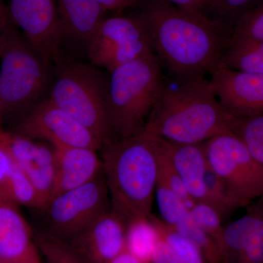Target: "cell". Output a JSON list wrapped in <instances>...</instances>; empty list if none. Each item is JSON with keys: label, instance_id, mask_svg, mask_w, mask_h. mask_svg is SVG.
<instances>
[{"label": "cell", "instance_id": "obj_16", "mask_svg": "<svg viewBox=\"0 0 263 263\" xmlns=\"http://www.w3.org/2000/svg\"><path fill=\"white\" fill-rule=\"evenodd\" d=\"M0 257L11 263H43L32 230L17 204L0 197Z\"/></svg>", "mask_w": 263, "mask_h": 263}, {"label": "cell", "instance_id": "obj_35", "mask_svg": "<svg viewBox=\"0 0 263 263\" xmlns=\"http://www.w3.org/2000/svg\"><path fill=\"white\" fill-rule=\"evenodd\" d=\"M110 263H144L136 256L131 254L127 249L119 254Z\"/></svg>", "mask_w": 263, "mask_h": 263}, {"label": "cell", "instance_id": "obj_40", "mask_svg": "<svg viewBox=\"0 0 263 263\" xmlns=\"http://www.w3.org/2000/svg\"><path fill=\"white\" fill-rule=\"evenodd\" d=\"M0 3H3V0H0Z\"/></svg>", "mask_w": 263, "mask_h": 263}, {"label": "cell", "instance_id": "obj_5", "mask_svg": "<svg viewBox=\"0 0 263 263\" xmlns=\"http://www.w3.org/2000/svg\"><path fill=\"white\" fill-rule=\"evenodd\" d=\"M0 54V99L3 117H22L40 101L49 83L50 65L10 21L3 29Z\"/></svg>", "mask_w": 263, "mask_h": 263}, {"label": "cell", "instance_id": "obj_21", "mask_svg": "<svg viewBox=\"0 0 263 263\" xmlns=\"http://www.w3.org/2000/svg\"><path fill=\"white\" fill-rule=\"evenodd\" d=\"M158 233L148 218L132 220L126 228V249L144 263H150Z\"/></svg>", "mask_w": 263, "mask_h": 263}, {"label": "cell", "instance_id": "obj_27", "mask_svg": "<svg viewBox=\"0 0 263 263\" xmlns=\"http://www.w3.org/2000/svg\"><path fill=\"white\" fill-rule=\"evenodd\" d=\"M261 41H263V1L235 24L228 46L235 43Z\"/></svg>", "mask_w": 263, "mask_h": 263}, {"label": "cell", "instance_id": "obj_38", "mask_svg": "<svg viewBox=\"0 0 263 263\" xmlns=\"http://www.w3.org/2000/svg\"><path fill=\"white\" fill-rule=\"evenodd\" d=\"M3 119V110H2L1 99H0V128H1V123Z\"/></svg>", "mask_w": 263, "mask_h": 263}, {"label": "cell", "instance_id": "obj_14", "mask_svg": "<svg viewBox=\"0 0 263 263\" xmlns=\"http://www.w3.org/2000/svg\"><path fill=\"white\" fill-rule=\"evenodd\" d=\"M126 228L127 222L110 209L68 243L89 263H110L126 249Z\"/></svg>", "mask_w": 263, "mask_h": 263}, {"label": "cell", "instance_id": "obj_19", "mask_svg": "<svg viewBox=\"0 0 263 263\" xmlns=\"http://www.w3.org/2000/svg\"><path fill=\"white\" fill-rule=\"evenodd\" d=\"M62 37L87 47L103 20L104 10L97 0H56Z\"/></svg>", "mask_w": 263, "mask_h": 263}, {"label": "cell", "instance_id": "obj_36", "mask_svg": "<svg viewBox=\"0 0 263 263\" xmlns=\"http://www.w3.org/2000/svg\"><path fill=\"white\" fill-rule=\"evenodd\" d=\"M10 22L8 7L4 3H0V31L3 30Z\"/></svg>", "mask_w": 263, "mask_h": 263}, {"label": "cell", "instance_id": "obj_6", "mask_svg": "<svg viewBox=\"0 0 263 263\" xmlns=\"http://www.w3.org/2000/svg\"><path fill=\"white\" fill-rule=\"evenodd\" d=\"M50 100L100 141H111L105 105V80L92 67L60 58L55 62Z\"/></svg>", "mask_w": 263, "mask_h": 263}, {"label": "cell", "instance_id": "obj_25", "mask_svg": "<svg viewBox=\"0 0 263 263\" xmlns=\"http://www.w3.org/2000/svg\"><path fill=\"white\" fill-rule=\"evenodd\" d=\"M11 201L18 205L42 210L45 204L32 181L20 167L13 162V171L10 180Z\"/></svg>", "mask_w": 263, "mask_h": 263}, {"label": "cell", "instance_id": "obj_18", "mask_svg": "<svg viewBox=\"0 0 263 263\" xmlns=\"http://www.w3.org/2000/svg\"><path fill=\"white\" fill-rule=\"evenodd\" d=\"M158 141L190 197L195 202L210 205L205 183L207 160L203 143L184 144L164 141L160 138Z\"/></svg>", "mask_w": 263, "mask_h": 263}, {"label": "cell", "instance_id": "obj_8", "mask_svg": "<svg viewBox=\"0 0 263 263\" xmlns=\"http://www.w3.org/2000/svg\"><path fill=\"white\" fill-rule=\"evenodd\" d=\"M208 164L240 208L263 195V164L233 132L203 143Z\"/></svg>", "mask_w": 263, "mask_h": 263}, {"label": "cell", "instance_id": "obj_39", "mask_svg": "<svg viewBox=\"0 0 263 263\" xmlns=\"http://www.w3.org/2000/svg\"><path fill=\"white\" fill-rule=\"evenodd\" d=\"M0 263H11V262H8V261L5 260V259L1 258V257H0Z\"/></svg>", "mask_w": 263, "mask_h": 263}, {"label": "cell", "instance_id": "obj_11", "mask_svg": "<svg viewBox=\"0 0 263 263\" xmlns=\"http://www.w3.org/2000/svg\"><path fill=\"white\" fill-rule=\"evenodd\" d=\"M7 7L24 37L48 63H55L63 39L56 0H10Z\"/></svg>", "mask_w": 263, "mask_h": 263}, {"label": "cell", "instance_id": "obj_32", "mask_svg": "<svg viewBox=\"0 0 263 263\" xmlns=\"http://www.w3.org/2000/svg\"><path fill=\"white\" fill-rule=\"evenodd\" d=\"M150 263H184L158 235Z\"/></svg>", "mask_w": 263, "mask_h": 263}, {"label": "cell", "instance_id": "obj_9", "mask_svg": "<svg viewBox=\"0 0 263 263\" xmlns=\"http://www.w3.org/2000/svg\"><path fill=\"white\" fill-rule=\"evenodd\" d=\"M87 51L94 65L108 72L155 53L139 15L104 18L89 41Z\"/></svg>", "mask_w": 263, "mask_h": 263}, {"label": "cell", "instance_id": "obj_26", "mask_svg": "<svg viewBox=\"0 0 263 263\" xmlns=\"http://www.w3.org/2000/svg\"><path fill=\"white\" fill-rule=\"evenodd\" d=\"M155 196L161 219L169 226H176L190 212L186 204L158 178L156 184Z\"/></svg>", "mask_w": 263, "mask_h": 263}, {"label": "cell", "instance_id": "obj_13", "mask_svg": "<svg viewBox=\"0 0 263 263\" xmlns=\"http://www.w3.org/2000/svg\"><path fill=\"white\" fill-rule=\"evenodd\" d=\"M224 226L221 263H263V195Z\"/></svg>", "mask_w": 263, "mask_h": 263}, {"label": "cell", "instance_id": "obj_28", "mask_svg": "<svg viewBox=\"0 0 263 263\" xmlns=\"http://www.w3.org/2000/svg\"><path fill=\"white\" fill-rule=\"evenodd\" d=\"M190 212L199 228L215 242L221 255L224 226H222V219L219 213L209 204L200 202H195Z\"/></svg>", "mask_w": 263, "mask_h": 263}, {"label": "cell", "instance_id": "obj_12", "mask_svg": "<svg viewBox=\"0 0 263 263\" xmlns=\"http://www.w3.org/2000/svg\"><path fill=\"white\" fill-rule=\"evenodd\" d=\"M211 76L218 100L233 117L263 113V75L221 65Z\"/></svg>", "mask_w": 263, "mask_h": 263}, {"label": "cell", "instance_id": "obj_22", "mask_svg": "<svg viewBox=\"0 0 263 263\" xmlns=\"http://www.w3.org/2000/svg\"><path fill=\"white\" fill-rule=\"evenodd\" d=\"M149 219L155 226L158 235L183 262L207 263L201 249L191 240L180 234L153 214L149 216Z\"/></svg>", "mask_w": 263, "mask_h": 263}, {"label": "cell", "instance_id": "obj_15", "mask_svg": "<svg viewBox=\"0 0 263 263\" xmlns=\"http://www.w3.org/2000/svg\"><path fill=\"white\" fill-rule=\"evenodd\" d=\"M8 152L14 163L32 181L46 206L51 199L56 176L53 147L29 138H18L11 142Z\"/></svg>", "mask_w": 263, "mask_h": 263}, {"label": "cell", "instance_id": "obj_4", "mask_svg": "<svg viewBox=\"0 0 263 263\" xmlns=\"http://www.w3.org/2000/svg\"><path fill=\"white\" fill-rule=\"evenodd\" d=\"M155 53L119 66L105 80V105L110 132L119 138L140 133L165 84Z\"/></svg>", "mask_w": 263, "mask_h": 263}, {"label": "cell", "instance_id": "obj_2", "mask_svg": "<svg viewBox=\"0 0 263 263\" xmlns=\"http://www.w3.org/2000/svg\"><path fill=\"white\" fill-rule=\"evenodd\" d=\"M101 149L110 210L127 224L149 217L158 176L157 137L144 127L134 136L108 142Z\"/></svg>", "mask_w": 263, "mask_h": 263}, {"label": "cell", "instance_id": "obj_7", "mask_svg": "<svg viewBox=\"0 0 263 263\" xmlns=\"http://www.w3.org/2000/svg\"><path fill=\"white\" fill-rule=\"evenodd\" d=\"M103 171L89 182L52 197L43 209V231L70 241L110 210Z\"/></svg>", "mask_w": 263, "mask_h": 263}, {"label": "cell", "instance_id": "obj_31", "mask_svg": "<svg viewBox=\"0 0 263 263\" xmlns=\"http://www.w3.org/2000/svg\"><path fill=\"white\" fill-rule=\"evenodd\" d=\"M13 167V160L4 147L0 144V197L10 201H11L10 180Z\"/></svg>", "mask_w": 263, "mask_h": 263}, {"label": "cell", "instance_id": "obj_30", "mask_svg": "<svg viewBox=\"0 0 263 263\" xmlns=\"http://www.w3.org/2000/svg\"><path fill=\"white\" fill-rule=\"evenodd\" d=\"M157 141H158V138H157ZM158 148V176H157V178L162 180L178 197H180V199L186 204V206L190 210L196 202L190 197L186 192L179 175L178 174L177 171L175 169L168 157L161 148L159 141Z\"/></svg>", "mask_w": 263, "mask_h": 263}, {"label": "cell", "instance_id": "obj_34", "mask_svg": "<svg viewBox=\"0 0 263 263\" xmlns=\"http://www.w3.org/2000/svg\"><path fill=\"white\" fill-rule=\"evenodd\" d=\"M104 11L122 10L140 3V0H97Z\"/></svg>", "mask_w": 263, "mask_h": 263}, {"label": "cell", "instance_id": "obj_24", "mask_svg": "<svg viewBox=\"0 0 263 263\" xmlns=\"http://www.w3.org/2000/svg\"><path fill=\"white\" fill-rule=\"evenodd\" d=\"M34 240L46 263H89L68 242L58 239L43 230L35 235Z\"/></svg>", "mask_w": 263, "mask_h": 263}, {"label": "cell", "instance_id": "obj_33", "mask_svg": "<svg viewBox=\"0 0 263 263\" xmlns=\"http://www.w3.org/2000/svg\"><path fill=\"white\" fill-rule=\"evenodd\" d=\"M180 9L202 13L211 18L214 0H162Z\"/></svg>", "mask_w": 263, "mask_h": 263}, {"label": "cell", "instance_id": "obj_17", "mask_svg": "<svg viewBox=\"0 0 263 263\" xmlns=\"http://www.w3.org/2000/svg\"><path fill=\"white\" fill-rule=\"evenodd\" d=\"M53 148L56 176L51 199L89 182L103 171V162L97 155L98 151L82 147Z\"/></svg>", "mask_w": 263, "mask_h": 263}, {"label": "cell", "instance_id": "obj_29", "mask_svg": "<svg viewBox=\"0 0 263 263\" xmlns=\"http://www.w3.org/2000/svg\"><path fill=\"white\" fill-rule=\"evenodd\" d=\"M263 0H214L211 18L220 21L233 32L242 17Z\"/></svg>", "mask_w": 263, "mask_h": 263}, {"label": "cell", "instance_id": "obj_20", "mask_svg": "<svg viewBox=\"0 0 263 263\" xmlns=\"http://www.w3.org/2000/svg\"><path fill=\"white\" fill-rule=\"evenodd\" d=\"M221 65L232 70L263 75V41L229 45L223 55Z\"/></svg>", "mask_w": 263, "mask_h": 263}, {"label": "cell", "instance_id": "obj_3", "mask_svg": "<svg viewBox=\"0 0 263 263\" xmlns=\"http://www.w3.org/2000/svg\"><path fill=\"white\" fill-rule=\"evenodd\" d=\"M235 117L228 113L205 79L166 86L151 112L145 128L173 143H205L213 137L232 132Z\"/></svg>", "mask_w": 263, "mask_h": 263}, {"label": "cell", "instance_id": "obj_37", "mask_svg": "<svg viewBox=\"0 0 263 263\" xmlns=\"http://www.w3.org/2000/svg\"><path fill=\"white\" fill-rule=\"evenodd\" d=\"M3 30L0 31V54H1L2 50H3V42H4Z\"/></svg>", "mask_w": 263, "mask_h": 263}, {"label": "cell", "instance_id": "obj_1", "mask_svg": "<svg viewBox=\"0 0 263 263\" xmlns=\"http://www.w3.org/2000/svg\"><path fill=\"white\" fill-rule=\"evenodd\" d=\"M138 15L161 66L179 84L205 79L221 65L232 32L220 21L162 0L144 1Z\"/></svg>", "mask_w": 263, "mask_h": 263}, {"label": "cell", "instance_id": "obj_10", "mask_svg": "<svg viewBox=\"0 0 263 263\" xmlns=\"http://www.w3.org/2000/svg\"><path fill=\"white\" fill-rule=\"evenodd\" d=\"M11 132L34 141H47L53 147H82L95 151L103 147L89 129L48 98L38 101L17 119Z\"/></svg>", "mask_w": 263, "mask_h": 263}, {"label": "cell", "instance_id": "obj_23", "mask_svg": "<svg viewBox=\"0 0 263 263\" xmlns=\"http://www.w3.org/2000/svg\"><path fill=\"white\" fill-rule=\"evenodd\" d=\"M232 132L243 141L254 158L263 164V113L235 118Z\"/></svg>", "mask_w": 263, "mask_h": 263}]
</instances>
